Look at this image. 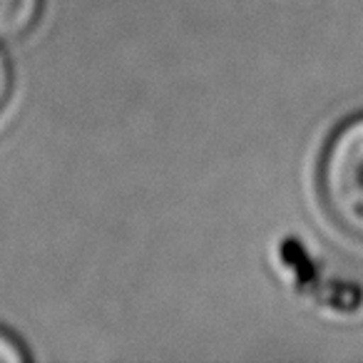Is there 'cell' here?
<instances>
[{
    "instance_id": "1",
    "label": "cell",
    "mask_w": 363,
    "mask_h": 363,
    "mask_svg": "<svg viewBox=\"0 0 363 363\" xmlns=\"http://www.w3.org/2000/svg\"><path fill=\"white\" fill-rule=\"evenodd\" d=\"M318 192L333 224L363 242V115L346 120L326 142Z\"/></svg>"
},
{
    "instance_id": "2",
    "label": "cell",
    "mask_w": 363,
    "mask_h": 363,
    "mask_svg": "<svg viewBox=\"0 0 363 363\" xmlns=\"http://www.w3.org/2000/svg\"><path fill=\"white\" fill-rule=\"evenodd\" d=\"M43 0H0V43L18 40L35 26Z\"/></svg>"
},
{
    "instance_id": "3",
    "label": "cell",
    "mask_w": 363,
    "mask_h": 363,
    "mask_svg": "<svg viewBox=\"0 0 363 363\" xmlns=\"http://www.w3.org/2000/svg\"><path fill=\"white\" fill-rule=\"evenodd\" d=\"M21 361H26L23 348L11 336L0 333V363H21Z\"/></svg>"
},
{
    "instance_id": "4",
    "label": "cell",
    "mask_w": 363,
    "mask_h": 363,
    "mask_svg": "<svg viewBox=\"0 0 363 363\" xmlns=\"http://www.w3.org/2000/svg\"><path fill=\"white\" fill-rule=\"evenodd\" d=\"M11 67H8V60L0 52V115L6 112L8 100H11Z\"/></svg>"
}]
</instances>
